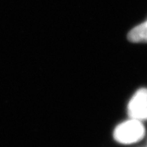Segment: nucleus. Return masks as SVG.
<instances>
[{"mask_svg": "<svg viewBox=\"0 0 147 147\" xmlns=\"http://www.w3.org/2000/svg\"><path fill=\"white\" fill-rule=\"evenodd\" d=\"M127 39L132 42H147V21L134 27L128 33Z\"/></svg>", "mask_w": 147, "mask_h": 147, "instance_id": "7ed1b4c3", "label": "nucleus"}, {"mask_svg": "<svg viewBox=\"0 0 147 147\" xmlns=\"http://www.w3.org/2000/svg\"><path fill=\"white\" fill-rule=\"evenodd\" d=\"M128 115L132 119L147 120V88L137 90L127 106Z\"/></svg>", "mask_w": 147, "mask_h": 147, "instance_id": "f03ea898", "label": "nucleus"}, {"mask_svg": "<svg viewBox=\"0 0 147 147\" xmlns=\"http://www.w3.org/2000/svg\"><path fill=\"white\" fill-rule=\"evenodd\" d=\"M145 136V127L141 121L132 119L120 123L114 132L115 139L122 144L139 142Z\"/></svg>", "mask_w": 147, "mask_h": 147, "instance_id": "f257e3e1", "label": "nucleus"}]
</instances>
